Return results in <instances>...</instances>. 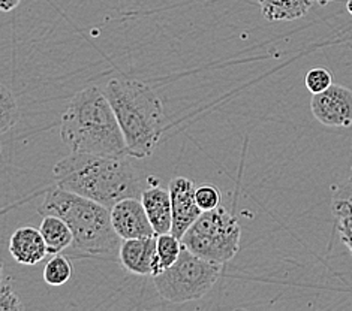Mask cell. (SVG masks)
<instances>
[{
	"mask_svg": "<svg viewBox=\"0 0 352 311\" xmlns=\"http://www.w3.org/2000/svg\"><path fill=\"white\" fill-rule=\"evenodd\" d=\"M74 274V266L71 260L60 253L54 255L44 266V281L52 288H60L71 280Z\"/></svg>",
	"mask_w": 352,
	"mask_h": 311,
	"instance_id": "cell-17",
	"label": "cell"
},
{
	"mask_svg": "<svg viewBox=\"0 0 352 311\" xmlns=\"http://www.w3.org/2000/svg\"><path fill=\"white\" fill-rule=\"evenodd\" d=\"M157 235L146 238L123 240L119 250L120 265L131 274L155 277L159 273L156 255Z\"/></svg>",
	"mask_w": 352,
	"mask_h": 311,
	"instance_id": "cell-10",
	"label": "cell"
},
{
	"mask_svg": "<svg viewBox=\"0 0 352 311\" xmlns=\"http://www.w3.org/2000/svg\"><path fill=\"white\" fill-rule=\"evenodd\" d=\"M39 213L58 216L69 224L74 235L68 249L71 257H119L122 238L113 228L110 208L56 186L47 190Z\"/></svg>",
	"mask_w": 352,
	"mask_h": 311,
	"instance_id": "cell-3",
	"label": "cell"
},
{
	"mask_svg": "<svg viewBox=\"0 0 352 311\" xmlns=\"http://www.w3.org/2000/svg\"><path fill=\"white\" fill-rule=\"evenodd\" d=\"M310 109L315 119L329 128H349L352 124V91L333 84L322 93L312 96Z\"/></svg>",
	"mask_w": 352,
	"mask_h": 311,
	"instance_id": "cell-7",
	"label": "cell"
},
{
	"mask_svg": "<svg viewBox=\"0 0 352 311\" xmlns=\"http://www.w3.org/2000/svg\"><path fill=\"white\" fill-rule=\"evenodd\" d=\"M315 3H318V5H321V6H325V5H329V3H331L333 0H314Z\"/></svg>",
	"mask_w": 352,
	"mask_h": 311,
	"instance_id": "cell-23",
	"label": "cell"
},
{
	"mask_svg": "<svg viewBox=\"0 0 352 311\" xmlns=\"http://www.w3.org/2000/svg\"><path fill=\"white\" fill-rule=\"evenodd\" d=\"M10 253L19 264L32 266L45 259L48 249L39 229L33 226H23L11 235Z\"/></svg>",
	"mask_w": 352,
	"mask_h": 311,
	"instance_id": "cell-11",
	"label": "cell"
},
{
	"mask_svg": "<svg viewBox=\"0 0 352 311\" xmlns=\"http://www.w3.org/2000/svg\"><path fill=\"white\" fill-rule=\"evenodd\" d=\"M183 242L180 238L175 237L174 233H161L157 235L156 244V255H157V265L159 271H164L177 262V259L182 255ZM159 273V274H161Z\"/></svg>",
	"mask_w": 352,
	"mask_h": 311,
	"instance_id": "cell-16",
	"label": "cell"
},
{
	"mask_svg": "<svg viewBox=\"0 0 352 311\" xmlns=\"http://www.w3.org/2000/svg\"><path fill=\"white\" fill-rule=\"evenodd\" d=\"M60 138L71 153L129 156L120 124L105 91H78L60 117Z\"/></svg>",
	"mask_w": 352,
	"mask_h": 311,
	"instance_id": "cell-2",
	"label": "cell"
},
{
	"mask_svg": "<svg viewBox=\"0 0 352 311\" xmlns=\"http://www.w3.org/2000/svg\"><path fill=\"white\" fill-rule=\"evenodd\" d=\"M264 19L270 23L292 21L305 16L314 0H255Z\"/></svg>",
	"mask_w": 352,
	"mask_h": 311,
	"instance_id": "cell-14",
	"label": "cell"
},
{
	"mask_svg": "<svg viewBox=\"0 0 352 311\" xmlns=\"http://www.w3.org/2000/svg\"><path fill=\"white\" fill-rule=\"evenodd\" d=\"M105 95L120 124L129 156L141 159L152 154L166 128L161 97L147 84L135 80L108 81Z\"/></svg>",
	"mask_w": 352,
	"mask_h": 311,
	"instance_id": "cell-4",
	"label": "cell"
},
{
	"mask_svg": "<svg viewBox=\"0 0 352 311\" xmlns=\"http://www.w3.org/2000/svg\"><path fill=\"white\" fill-rule=\"evenodd\" d=\"M222 265L192 253L183 246L177 262L153 277L156 292L173 304L201 299L219 280Z\"/></svg>",
	"mask_w": 352,
	"mask_h": 311,
	"instance_id": "cell-6",
	"label": "cell"
},
{
	"mask_svg": "<svg viewBox=\"0 0 352 311\" xmlns=\"http://www.w3.org/2000/svg\"><path fill=\"white\" fill-rule=\"evenodd\" d=\"M141 203L146 208L148 220L156 235L168 233L173 229L171 193L155 183L152 187L142 190Z\"/></svg>",
	"mask_w": 352,
	"mask_h": 311,
	"instance_id": "cell-12",
	"label": "cell"
},
{
	"mask_svg": "<svg viewBox=\"0 0 352 311\" xmlns=\"http://www.w3.org/2000/svg\"><path fill=\"white\" fill-rule=\"evenodd\" d=\"M331 207L340 240L352 255V176L334 189Z\"/></svg>",
	"mask_w": 352,
	"mask_h": 311,
	"instance_id": "cell-13",
	"label": "cell"
},
{
	"mask_svg": "<svg viewBox=\"0 0 352 311\" xmlns=\"http://www.w3.org/2000/svg\"><path fill=\"white\" fill-rule=\"evenodd\" d=\"M110 213L113 228L122 240L146 238L156 235L141 198L122 199L110 209Z\"/></svg>",
	"mask_w": 352,
	"mask_h": 311,
	"instance_id": "cell-9",
	"label": "cell"
},
{
	"mask_svg": "<svg viewBox=\"0 0 352 311\" xmlns=\"http://www.w3.org/2000/svg\"><path fill=\"white\" fill-rule=\"evenodd\" d=\"M195 198L197 204L203 211H212V209L221 207V190L212 184L197 187Z\"/></svg>",
	"mask_w": 352,
	"mask_h": 311,
	"instance_id": "cell-20",
	"label": "cell"
},
{
	"mask_svg": "<svg viewBox=\"0 0 352 311\" xmlns=\"http://www.w3.org/2000/svg\"><path fill=\"white\" fill-rule=\"evenodd\" d=\"M305 84L312 95L322 93V91H325L327 89H330L333 86L331 73L325 68H314L306 73Z\"/></svg>",
	"mask_w": 352,
	"mask_h": 311,
	"instance_id": "cell-19",
	"label": "cell"
},
{
	"mask_svg": "<svg viewBox=\"0 0 352 311\" xmlns=\"http://www.w3.org/2000/svg\"><path fill=\"white\" fill-rule=\"evenodd\" d=\"M20 2L21 0H0V8H2L3 12H10L15 10L20 5Z\"/></svg>",
	"mask_w": 352,
	"mask_h": 311,
	"instance_id": "cell-22",
	"label": "cell"
},
{
	"mask_svg": "<svg viewBox=\"0 0 352 311\" xmlns=\"http://www.w3.org/2000/svg\"><path fill=\"white\" fill-rule=\"evenodd\" d=\"M168 190L171 193L173 204V229L177 238L183 235L197 222V218L203 214V209L197 204L195 183L186 176H175L170 181Z\"/></svg>",
	"mask_w": 352,
	"mask_h": 311,
	"instance_id": "cell-8",
	"label": "cell"
},
{
	"mask_svg": "<svg viewBox=\"0 0 352 311\" xmlns=\"http://www.w3.org/2000/svg\"><path fill=\"white\" fill-rule=\"evenodd\" d=\"M20 111L16 100L10 90L2 84L0 89V133H6L19 122Z\"/></svg>",
	"mask_w": 352,
	"mask_h": 311,
	"instance_id": "cell-18",
	"label": "cell"
},
{
	"mask_svg": "<svg viewBox=\"0 0 352 311\" xmlns=\"http://www.w3.org/2000/svg\"><path fill=\"white\" fill-rule=\"evenodd\" d=\"M241 228L228 209L217 207L203 211L197 222L183 235L182 242L192 253L208 262L225 265L240 250Z\"/></svg>",
	"mask_w": 352,
	"mask_h": 311,
	"instance_id": "cell-5",
	"label": "cell"
},
{
	"mask_svg": "<svg viewBox=\"0 0 352 311\" xmlns=\"http://www.w3.org/2000/svg\"><path fill=\"white\" fill-rule=\"evenodd\" d=\"M24 306L20 298L15 295L11 286L2 283V292H0V311H16L23 310Z\"/></svg>",
	"mask_w": 352,
	"mask_h": 311,
	"instance_id": "cell-21",
	"label": "cell"
},
{
	"mask_svg": "<svg viewBox=\"0 0 352 311\" xmlns=\"http://www.w3.org/2000/svg\"><path fill=\"white\" fill-rule=\"evenodd\" d=\"M39 231L45 240L48 255H58L72 246V231L62 217L53 214L44 216Z\"/></svg>",
	"mask_w": 352,
	"mask_h": 311,
	"instance_id": "cell-15",
	"label": "cell"
},
{
	"mask_svg": "<svg viewBox=\"0 0 352 311\" xmlns=\"http://www.w3.org/2000/svg\"><path fill=\"white\" fill-rule=\"evenodd\" d=\"M346 10H348V12L352 15V0H348V3H346Z\"/></svg>",
	"mask_w": 352,
	"mask_h": 311,
	"instance_id": "cell-24",
	"label": "cell"
},
{
	"mask_svg": "<svg viewBox=\"0 0 352 311\" xmlns=\"http://www.w3.org/2000/svg\"><path fill=\"white\" fill-rule=\"evenodd\" d=\"M57 186L113 208L126 198H141V183L126 156L71 153L53 170Z\"/></svg>",
	"mask_w": 352,
	"mask_h": 311,
	"instance_id": "cell-1",
	"label": "cell"
}]
</instances>
